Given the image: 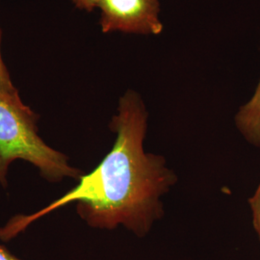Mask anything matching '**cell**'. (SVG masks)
Returning a JSON list of instances; mask_svg holds the SVG:
<instances>
[{"instance_id": "obj_6", "label": "cell", "mask_w": 260, "mask_h": 260, "mask_svg": "<svg viewBox=\"0 0 260 260\" xmlns=\"http://www.w3.org/2000/svg\"><path fill=\"white\" fill-rule=\"evenodd\" d=\"M249 204L251 205L252 216H253L252 217L253 228L260 239V184L257 187L254 195L249 200Z\"/></svg>"}, {"instance_id": "obj_5", "label": "cell", "mask_w": 260, "mask_h": 260, "mask_svg": "<svg viewBox=\"0 0 260 260\" xmlns=\"http://www.w3.org/2000/svg\"><path fill=\"white\" fill-rule=\"evenodd\" d=\"M1 38H2V31L0 29V91L8 92V93H16L19 91L12 82L8 69L4 64L1 56Z\"/></svg>"}, {"instance_id": "obj_7", "label": "cell", "mask_w": 260, "mask_h": 260, "mask_svg": "<svg viewBox=\"0 0 260 260\" xmlns=\"http://www.w3.org/2000/svg\"><path fill=\"white\" fill-rule=\"evenodd\" d=\"M75 7L80 10L91 12L99 7L100 0H72Z\"/></svg>"}, {"instance_id": "obj_1", "label": "cell", "mask_w": 260, "mask_h": 260, "mask_svg": "<svg viewBox=\"0 0 260 260\" xmlns=\"http://www.w3.org/2000/svg\"><path fill=\"white\" fill-rule=\"evenodd\" d=\"M148 113L139 94L128 91L120 100L110 128L117 137L111 150L78 184L43 209L17 215L0 228V240L11 241L35 221L76 203L77 213L92 228L113 230L120 224L143 237L163 216L160 197L177 181L160 155L146 153Z\"/></svg>"}, {"instance_id": "obj_2", "label": "cell", "mask_w": 260, "mask_h": 260, "mask_svg": "<svg viewBox=\"0 0 260 260\" xmlns=\"http://www.w3.org/2000/svg\"><path fill=\"white\" fill-rule=\"evenodd\" d=\"M39 116L24 104L19 92L0 91V185L8 186L10 165L24 160L50 182L78 179L83 173L70 165L64 153L47 146L39 135Z\"/></svg>"}, {"instance_id": "obj_8", "label": "cell", "mask_w": 260, "mask_h": 260, "mask_svg": "<svg viewBox=\"0 0 260 260\" xmlns=\"http://www.w3.org/2000/svg\"><path fill=\"white\" fill-rule=\"evenodd\" d=\"M0 260H22L12 254L5 247L0 245Z\"/></svg>"}, {"instance_id": "obj_4", "label": "cell", "mask_w": 260, "mask_h": 260, "mask_svg": "<svg viewBox=\"0 0 260 260\" xmlns=\"http://www.w3.org/2000/svg\"><path fill=\"white\" fill-rule=\"evenodd\" d=\"M235 121L246 140L260 148V82L251 101L240 108Z\"/></svg>"}, {"instance_id": "obj_3", "label": "cell", "mask_w": 260, "mask_h": 260, "mask_svg": "<svg viewBox=\"0 0 260 260\" xmlns=\"http://www.w3.org/2000/svg\"><path fill=\"white\" fill-rule=\"evenodd\" d=\"M98 8L103 33L157 35L163 30L158 0H100Z\"/></svg>"}]
</instances>
